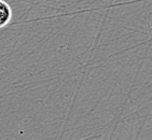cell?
Instances as JSON below:
<instances>
[{
  "label": "cell",
  "mask_w": 152,
  "mask_h": 140,
  "mask_svg": "<svg viewBox=\"0 0 152 140\" xmlns=\"http://www.w3.org/2000/svg\"><path fill=\"white\" fill-rule=\"evenodd\" d=\"M12 18L11 7L4 0H0V28L6 27Z\"/></svg>",
  "instance_id": "1"
}]
</instances>
